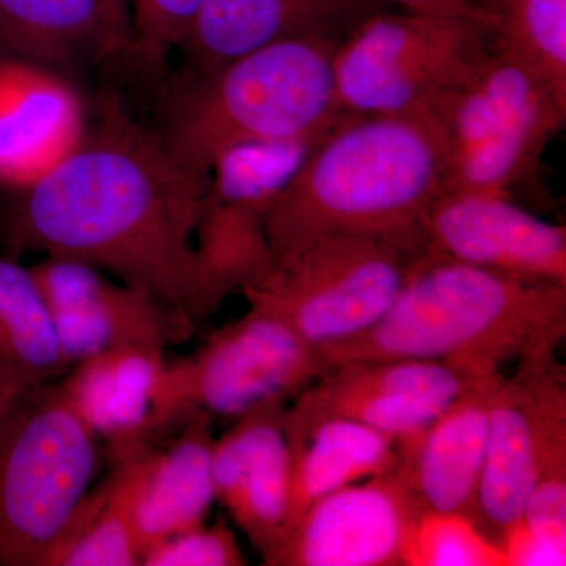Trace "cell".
<instances>
[{
	"instance_id": "1",
	"label": "cell",
	"mask_w": 566,
	"mask_h": 566,
	"mask_svg": "<svg viewBox=\"0 0 566 566\" xmlns=\"http://www.w3.org/2000/svg\"><path fill=\"white\" fill-rule=\"evenodd\" d=\"M207 181L161 134L112 106L96 133L20 191L10 243L92 264L200 326L226 301L193 244Z\"/></svg>"
},
{
	"instance_id": "2",
	"label": "cell",
	"mask_w": 566,
	"mask_h": 566,
	"mask_svg": "<svg viewBox=\"0 0 566 566\" xmlns=\"http://www.w3.org/2000/svg\"><path fill=\"white\" fill-rule=\"evenodd\" d=\"M444 177V144L428 112L346 117L268 212L274 263L331 237L427 249L422 219Z\"/></svg>"
},
{
	"instance_id": "3",
	"label": "cell",
	"mask_w": 566,
	"mask_h": 566,
	"mask_svg": "<svg viewBox=\"0 0 566 566\" xmlns=\"http://www.w3.org/2000/svg\"><path fill=\"white\" fill-rule=\"evenodd\" d=\"M566 335V286L497 273L427 252L370 331L324 349L346 363L419 359L501 365L556 353Z\"/></svg>"
},
{
	"instance_id": "4",
	"label": "cell",
	"mask_w": 566,
	"mask_h": 566,
	"mask_svg": "<svg viewBox=\"0 0 566 566\" xmlns=\"http://www.w3.org/2000/svg\"><path fill=\"white\" fill-rule=\"evenodd\" d=\"M338 41L286 39L248 52L178 98L161 136L189 170L208 177L216 156L237 142L283 139L333 128L338 109Z\"/></svg>"
},
{
	"instance_id": "5",
	"label": "cell",
	"mask_w": 566,
	"mask_h": 566,
	"mask_svg": "<svg viewBox=\"0 0 566 566\" xmlns=\"http://www.w3.org/2000/svg\"><path fill=\"white\" fill-rule=\"evenodd\" d=\"M444 144L442 192H513L538 175L566 120V96L526 62L488 41L430 107Z\"/></svg>"
},
{
	"instance_id": "6",
	"label": "cell",
	"mask_w": 566,
	"mask_h": 566,
	"mask_svg": "<svg viewBox=\"0 0 566 566\" xmlns=\"http://www.w3.org/2000/svg\"><path fill=\"white\" fill-rule=\"evenodd\" d=\"M99 439L61 386L21 395L0 428V566H48L99 469Z\"/></svg>"
},
{
	"instance_id": "7",
	"label": "cell",
	"mask_w": 566,
	"mask_h": 566,
	"mask_svg": "<svg viewBox=\"0 0 566 566\" xmlns=\"http://www.w3.org/2000/svg\"><path fill=\"white\" fill-rule=\"evenodd\" d=\"M427 252L385 238H323L241 293L249 307L279 319L322 353L378 324Z\"/></svg>"
},
{
	"instance_id": "8",
	"label": "cell",
	"mask_w": 566,
	"mask_h": 566,
	"mask_svg": "<svg viewBox=\"0 0 566 566\" xmlns=\"http://www.w3.org/2000/svg\"><path fill=\"white\" fill-rule=\"evenodd\" d=\"M326 367L290 327L249 308L186 356L166 360L156 395V438L196 412L237 420L266 405H286Z\"/></svg>"
},
{
	"instance_id": "9",
	"label": "cell",
	"mask_w": 566,
	"mask_h": 566,
	"mask_svg": "<svg viewBox=\"0 0 566 566\" xmlns=\"http://www.w3.org/2000/svg\"><path fill=\"white\" fill-rule=\"evenodd\" d=\"M486 44L472 14H371L335 51L338 109L348 117L428 112Z\"/></svg>"
},
{
	"instance_id": "10",
	"label": "cell",
	"mask_w": 566,
	"mask_h": 566,
	"mask_svg": "<svg viewBox=\"0 0 566 566\" xmlns=\"http://www.w3.org/2000/svg\"><path fill=\"white\" fill-rule=\"evenodd\" d=\"M566 461V370L556 353L520 360L494 395L476 526L501 546L546 465Z\"/></svg>"
},
{
	"instance_id": "11",
	"label": "cell",
	"mask_w": 566,
	"mask_h": 566,
	"mask_svg": "<svg viewBox=\"0 0 566 566\" xmlns=\"http://www.w3.org/2000/svg\"><path fill=\"white\" fill-rule=\"evenodd\" d=\"M494 365L455 360L387 359L331 368L286 406L285 433L324 419H348L389 436L397 446L415 441L436 417Z\"/></svg>"
},
{
	"instance_id": "12",
	"label": "cell",
	"mask_w": 566,
	"mask_h": 566,
	"mask_svg": "<svg viewBox=\"0 0 566 566\" xmlns=\"http://www.w3.org/2000/svg\"><path fill=\"white\" fill-rule=\"evenodd\" d=\"M50 307L63 360L73 367L88 357L123 348L191 340L199 326L158 297L112 281L92 264L48 255L32 266Z\"/></svg>"
},
{
	"instance_id": "13",
	"label": "cell",
	"mask_w": 566,
	"mask_h": 566,
	"mask_svg": "<svg viewBox=\"0 0 566 566\" xmlns=\"http://www.w3.org/2000/svg\"><path fill=\"white\" fill-rule=\"evenodd\" d=\"M422 506L401 474L324 495L262 558L268 566H405Z\"/></svg>"
},
{
	"instance_id": "14",
	"label": "cell",
	"mask_w": 566,
	"mask_h": 566,
	"mask_svg": "<svg viewBox=\"0 0 566 566\" xmlns=\"http://www.w3.org/2000/svg\"><path fill=\"white\" fill-rule=\"evenodd\" d=\"M427 251L566 286V229L493 193L441 192L424 211Z\"/></svg>"
},
{
	"instance_id": "15",
	"label": "cell",
	"mask_w": 566,
	"mask_h": 566,
	"mask_svg": "<svg viewBox=\"0 0 566 566\" xmlns=\"http://www.w3.org/2000/svg\"><path fill=\"white\" fill-rule=\"evenodd\" d=\"M212 419L196 412L169 434L111 458L129 499L134 528L145 549L199 526L216 502Z\"/></svg>"
},
{
	"instance_id": "16",
	"label": "cell",
	"mask_w": 566,
	"mask_h": 566,
	"mask_svg": "<svg viewBox=\"0 0 566 566\" xmlns=\"http://www.w3.org/2000/svg\"><path fill=\"white\" fill-rule=\"evenodd\" d=\"M381 0H202L181 50L197 77L286 39L342 43Z\"/></svg>"
},
{
	"instance_id": "17",
	"label": "cell",
	"mask_w": 566,
	"mask_h": 566,
	"mask_svg": "<svg viewBox=\"0 0 566 566\" xmlns=\"http://www.w3.org/2000/svg\"><path fill=\"white\" fill-rule=\"evenodd\" d=\"M77 92L50 66L0 55V185L31 186L85 137Z\"/></svg>"
},
{
	"instance_id": "18",
	"label": "cell",
	"mask_w": 566,
	"mask_h": 566,
	"mask_svg": "<svg viewBox=\"0 0 566 566\" xmlns=\"http://www.w3.org/2000/svg\"><path fill=\"white\" fill-rule=\"evenodd\" d=\"M286 405H266L214 439L216 501L226 506L262 558L281 538L289 509L290 457Z\"/></svg>"
},
{
	"instance_id": "19",
	"label": "cell",
	"mask_w": 566,
	"mask_h": 566,
	"mask_svg": "<svg viewBox=\"0 0 566 566\" xmlns=\"http://www.w3.org/2000/svg\"><path fill=\"white\" fill-rule=\"evenodd\" d=\"M504 378L495 370L476 379L415 441L397 446L398 468L423 512L475 521L491 405Z\"/></svg>"
},
{
	"instance_id": "20",
	"label": "cell",
	"mask_w": 566,
	"mask_h": 566,
	"mask_svg": "<svg viewBox=\"0 0 566 566\" xmlns=\"http://www.w3.org/2000/svg\"><path fill=\"white\" fill-rule=\"evenodd\" d=\"M166 360L164 349L123 346L73 365L59 385L111 458L158 441L153 422Z\"/></svg>"
},
{
	"instance_id": "21",
	"label": "cell",
	"mask_w": 566,
	"mask_h": 566,
	"mask_svg": "<svg viewBox=\"0 0 566 566\" xmlns=\"http://www.w3.org/2000/svg\"><path fill=\"white\" fill-rule=\"evenodd\" d=\"M286 439L292 465L289 509L279 542L324 495L360 480L389 474L400 465L394 439L354 420H319L300 433L286 434Z\"/></svg>"
},
{
	"instance_id": "22",
	"label": "cell",
	"mask_w": 566,
	"mask_h": 566,
	"mask_svg": "<svg viewBox=\"0 0 566 566\" xmlns=\"http://www.w3.org/2000/svg\"><path fill=\"white\" fill-rule=\"evenodd\" d=\"M126 51L103 0H0V55L50 66Z\"/></svg>"
},
{
	"instance_id": "23",
	"label": "cell",
	"mask_w": 566,
	"mask_h": 566,
	"mask_svg": "<svg viewBox=\"0 0 566 566\" xmlns=\"http://www.w3.org/2000/svg\"><path fill=\"white\" fill-rule=\"evenodd\" d=\"M335 126L304 136L252 139L229 145L216 156L208 170L205 197L266 218L304 169L319 142Z\"/></svg>"
},
{
	"instance_id": "24",
	"label": "cell",
	"mask_w": 566,
	"mask_h": 566,
	"mask_svg": "<svg viewBox=\"0 0 566 566\" xmlns=\"http://www.w3.org/2000/svg\"><path fill=\"white\" fill-rule=\"evenodd\" d=\"M0 365L36 382L70 370L32 268L10 256H0Z\"/></svg>"
},
{
	"instance_id": "25",
	"label": "cell",
	"mask_w": 566,
	"mask_h": 566,
	"mask_svg": "<svg viewBox=\"0 0 566 566\" xmlns=\"http://www.w3.org/2000/svg\"><path fill=\"white\" fill-rule=\"evenodd\" d=\"M497 50L526 62L566 96V0H465Z\"/></svg>"
},
{
	"instance_id": "26",
	"label": "cell",
	"mask_w": 566,
	"mask_h": 566,
	"mask_svg": "<svg viewBox=\"0 0 566 566\" xmlns=\"http://www.w3.org/2000/svg\"><path fill=\"white\" fill-rule=\"evenodd\" d=\"M142 547L129 499L114 471L81 506L69 534L48 566H137Z\"/></svg>"
},
{
	"instance_id": "27",
	"label": "cell",
	"mask_w": 566,
	"mask_h": 566,
	"mask_svg": "<svg viewBox=\"0 0 566 566\" xmlns=\"http://www.w3.org/2000/svg\"><path fill=\"white\" fill-rule=\"evenodd\" d=\"M405 566H506V558L472 517L423 512L406 551Z\"/></svg>"
},
{
	"instance_id": "28",
	"label": "cell",
	"mask_w": 566,
	"mask_h": 566,
	"mask_svg": "<svg viewBox=\"0 0 566 566\" xmlns=\"http://www.w3.org/2000/svg\"><path fill=\"white\" fill-rule=\"evenodd\" d=\"M248 564L232 528L222 520L199 524L145 549L142 566H243Z\"/></svg>"
},
{
	"instance_id": "29",
	"label": "cell",
	"mask_w": 566,
	"mask_h": 566,
	"mask_svg": "<svg viewBox=\"0 0 566 566\" xmlns=\"http://www.w3.org/2000/svg\"><path fill=\"white\" fill-rule=\"evenodd\" d=\"M133 48L155 63L185 43L202 0H126Z\"/></svg>"
},
{
	"instance_id": "30",
	"label": "cell",
	"mask_w": 566,
	"mask_h": 566,
	"mask_svg": "<svg viewBox=\"0 0 566 566\" xmlns=\"http://www.w3.org/2000/svg\"><path fill=\"white\" fill-rule=\"evenodd\" d=\"M35 385H41V382L33 381L32 378L13 370V368L0 365V428L6 422L7 416L10 415L11 408L20 400L21 395Z\"/></svg>"
},
{
	"instance_id": "31",
	"label": "cell",
	"mask_w": 566,
	"mask_h": 566,
	"mask_svg": "<svg viewBox=\"0 0 566 566\" xmlns=\"http://www.w3.org/2000/svg\"><path fill=\"white\" fill-rule=\"evenodd\" d=\"M395 3L411 13L438 14V17H461L469 14L465 0H381Z\"/></svg>"
},
{
	"instance_id": "32",
	"label": "cell",
	"mask_w": 566,
	"mask_h": 566,
	"mask_svg": "<svg viewBox=\"0 0 566 566\" xmlns=\"http://www.w3.org/2000/svg\"><path fill=\"white\" fill-rule=\"evenodd\" d=\"M104 10L112 29L117 33L126 51L133 48L132 20H129L128 2L126 0H103Z\"/></svg>"
}]
</instances>
